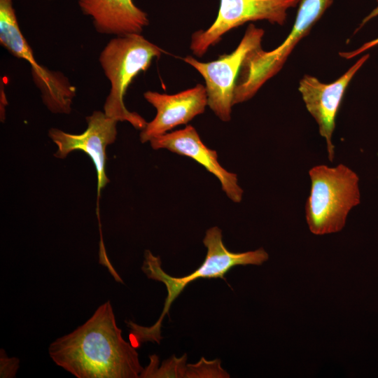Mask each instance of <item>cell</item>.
<instances>
[{
  "mask_svg": "<svg viewBox=\"0 0 378 378\" xmlns=\"http://www.w3.org/2000/svg\"><path fill=\"white\" fill-rule=\"evenodd\" d=\"M203 243L207 248L204 260L193 272L181 277L167 274L162 268L160 258L155 256L149 250L145 251L142 271L148 279L163 283L167 295L162 314L153 326L146 327L132 321H125L130 329L131 343L134 344L135 346L146 342L160 344L162 338L161 328L164 317L168 314L174 301L191 282L199 279H225V274L237 265H260L269 258L268 253L263 248L241 253L230 251L223 244L222 230L217 226L206 230Z\"/></svg>",
  "mask_w": 378,
  "mask_h": 378,
  "instance_id": "obj_2",
  "label": "cell"
},
{
  "mask_svg": "<svg viewBox=\"0 0 378 378\" xmlns=\"http://www.w3.org/2000/svg\"><path fill=\"white\" fill-rule=\"evenodd\" d=\"M300 0H220L217 18L206 30L195 31L190 48L197 57H202L208 49L218 43L222 36L250 21L267 20L283 25L287 11Z\"/></svg>",
  "mask_w": 378,
  "mask_h": 378,
  "instance_id": "obj_8",
  "label": "cell"
},
{
  "mask_svg": "<svg viewBox=\"0 0 378 378\" xmlns=\"http://www.w3.org/2000/svg\"><path fill=\"white\" fill-rule=\"evenodd\" d=\"M82 12L93 20L96 30L116 36L141 34L148 15L133 0H78Z\"/></svg>",
  "mask_w": 378,
  "mask_h": 378,
  "instance_id": "obj_13",
  "label": "cell"
},
{
  "mask_svg": "<svg viewBox=\"0 0 378 378\" xmlns=\"http://www.w3.org/2000/svg\"><path fill=\"white\" fill-rule=\"evenodd\" d=\"M369 57V54L363 55L332 83H323L309 75L304 76L300 81L298 90L307 111L318 125L320 135L326 141L328 158L331 162L335 157L332 134L344 92L354 75Z\"/></svg>",
  "mask_w": 378,
  "mask_h": 378,
  "instance_id": "obj_10",
  "label": "cell"
},
{
  "mask_svg": "<svg viewBox=\"0 0 378 378\" xmlns=\"http://www.w3.org/2000/svg\"><path fill=\"white\" fill-rule=\"evenodd\" d=\"M377 3H378V0ZM378 15V5L368 15H367L362 21V23L360 24V28L363 27L366 22L372 20L373 18Z\"/></svg>",
  "mask_w": 378,
  "mask_h": 378,
  "instance_id": "obj_16",
  "label": "cell"
},
{
  "mask_svg": "<svg viewBox=\"0 0 378 378\" xmlns=\"http://www.w3.org/2000/svg\"><path fill=\"white\" fill-rule=\"evenodd\" d=\"M264 30L250 24L236 49L214 61L202 62L190 55L183 58L204 78L208 106L223 122L231 118L234 90L241 68L246 57L261 47Z\"/></svg>",
  "mask_w": 378,
  "mask_h": 378,
  "instance_id": "obj_7",
  "label": "cell"
},
{
  "mask_svg": "<svg viewBox=\"0 0 378 378\" xmlns=\"http://www.w3.org/2000/svg\"><path fill=\"white\" fill-rule=\"evenodd\" d=\"M20 367V360L15 357L9 358L4 349L0 350V377H15Z\"/></svg>",
  "mask_w": 378,
  "mask_h": 378,
  "instance_id": "obj_14",
  "label": "cell"
},
{
  "mask_svg": "<svg viewBox=\"0 0 378 378\" xmlns=\"http://www.w3.org/2000/svg\"><path fill=\"white\" fill-rule=\"evenodd\" d=\"M164 51L141 34H128L112 38L100 53L99 61L109 80L111 89L104 104L106 115L120 122H128L143 130L147 122L139 113L131 112L123 101L134 77L146 71L154 58Z\"/></svg>",
  "mask_w": 378,
  "mask_h": 378,
  "instance_id": "obj_3",
  "label": "cell"
},
{
  "mask_svg": "<svg viewBox=\"0 0 378 378\" xmlns=\"http://www.w3.org/2000/svg\"><path fill=\"white\" fill-rule=\"evenodd\" d=\"M377 45H378V37L372 41H370L364 43L363 46H361L360 47H359L358 48L353 51L340 52V55L345 59H351L357 56L358 55H360V53H363V52Z\"/></svg>",
  "mask_w": 378,
  "mask_h": 378,
  "instance_id": "obj_15",
  "label": "cell"
},
{
  "mask_svg": "<svg viewBox=\"0 0 378 378\" xmlns=\"http://www.w3.org/2000/svg\"><path fill=\"white\" fill-rule=\"evenodd\" d=\"M150 144L154 150L167 149L193 159L219 180L222 190L232 202L241 201L244 191L238 184L237 174L220 164L216 151L202 142L192 125L153 138Z\"/></svg>",
  "mask_w": 378,
  "mask_h": 378,
  "instance_id": "obj_12",
  "label": "cell"
},
{
  "mask_svg": "<svg viewBox=\"0 0 378 378\" xmlns=\"http://www.w3.org/2000/svg\"><path fill=\"white\" fill-rule=\"evenodd\" d=\"M144 97L155 108L157 113L141 130V143L150 141L178 125L188 123L203 113L208 105L206 88L200 83L174 94L147 91Z\"/></svg>",
  "mask_w": 378,
  "mask_h": 378,
  "instance_id": "obj_11",
  "label": "cell"
},
{
  "mask_svg": "<svg viewBox=\"0 0 378 378\" xmlns=\"http://www.w3.org/2000/svg\"><path fill=\"white\" fill-rule=\"evenodd\" d=\"M0 43L13 56L29 64L33 80L50 112L71 113L76 88L62 72L50 70L37 62L20 30L13 0H0Z\"/></svg>",
  "mask_w": 378,
  "mask_h": 378,
  "instance_id": "obj_6",
  "label": "cell"
},
{
  "mask_svg": "<svg viewBox=\"0 0 378 378\" xmlns=\"http://www.w3.org/2000/svg\"><path fill=\"white\" fill-rule=\"evenodd\" d=\"M86 122L87 128L81 134H70L52 127L48 130V136L57 147L56 158L64 159L74 150H81L91 158L97 173L99 200L102 189L110 181L106 174V149L115 141L118 121L104 111H94L86 117Z\"/></svg>",
  "mask_w": 378,
  "mask_h": 378,
  "instance_id": "obj_9",
  "label": "cell"
},
{
  "mask_svg": "<svg viewBox=\"0 0 378 378\" xmlns=\"http://www.w3.org/2000/svg\"><path fill=\"white\" fill-rule=\"evenodd\" d=\"M333 0H300L292 29L283 43L273 50L259 48L244 60L237 78L233 105L251 99L260 87L277 74L294 47L310 31Z\"/></svg>",
  "mask_w": 378,
  "mask_h": 378,
  "instance_id": "obj_5",
  "label": "cell"
},
{
  "mask_svg": "<svg viewBox=\"0 0 378 378\" xmlns=\"http://www.w3.org/2000/svg\"><path fill=\"white\" fill-rule=\"evenodd\" d=\"M48 353L57 365L78 378H136L144 369L135 346L123 339L109 300L52 342Z\"/></svg>",
  "mask_w": 378,
  "mask_h": 378,
  "instance_id": "obj_1",
  "label": "cell"
},
{
  "mask_svg": "<svg viewBox=\"0 0 378 378\" xmlns=\"http://www.w3.org/2000/svg\"><path fill=\"white\" fill-rule=\"evenodd\" d=\"M311 186L305 204L309 231L324 235L341 231L351 210L360 203L359 178L344 164H318L309 171Z\"/></svg>",
  "mask_w": 378,
  "mask_h": 378,
  "instance_id": "obj_4",
  "label": "cell"
}]
</instances>
